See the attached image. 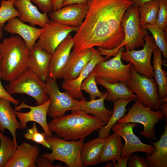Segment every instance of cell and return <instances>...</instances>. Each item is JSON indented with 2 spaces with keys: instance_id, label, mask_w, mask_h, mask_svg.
<instances>
[{
  "instance_id": "cell-18",
  "label": "cell",
  "mask_w": 167,
  "mask_h": 167,
  "mask_svg": "<svg viewBox=\"0 0 167 167\" xmlns=\"http://www.w3.org/2000/svg\"><path fill=\"white\" fill-rule=\"evenodd\" d=\"M3 29L11 34H17L20 36L29 49L36 44L43 30L42 28H36L27 24L17 17L8 21Z\"/></svg>"
},
{
  "instance_id": "cell-28",
  "label": "cell",
  "mask_w": 167,
  "mask_h": 167,
  "mask_svg": "<svg viewBox=\"0 0 167 167\" xmlns=\"http://www.w3.org/2000/svg\"><path fill=\"white\" fill-rule=\"evenodd\" d=\"M96 79L97 84L102 86L107 90L105 100L114 102L118 99L131 98L137 99L136 95L128 88L126 83L121 82L110 83L98 78H96Z\"/></svg>"
},
{
  "instance_id": "cell-6",
  "label": "cell",
  "mask_w": 167,
  "mask_h": 167,
  "mask_svg": "<svg viewBox=\"0 0 167 167\" xmlns=\"http://www.w3.org/2000/svg\"><path fill=\"white\" fill-rule=\"evenodd\" d=\"M45 139L52 151L42 154V156L52 163L54 161H62L68 167H82L80 152L84 139L69 141L53 135L46 136Z\"/></svg>"
},
{
  "instance_id": "cell-20",
  "label": "cell",
  "mask_w": 167,
  "mask_h": 167,
  "mask_svg": "<svg viewBox=\"0 0 167 167\" xmlns=\"http://www.w3.org/2000/svg\"><path fill=\"white\" fill-rule=\"evenodd\" d=\"M40 152L37 145L24 142L18 145L14 156L6 167H36Z\"/></svg>"
},
{
  "instance_id": "cell-12",
  "label": "cell",
  "mask_w": 167,
  "mask_h": 167,
  "mask_svg": "<svg viewBox=\"0 0 167 167\" xmlns=\"http://www.w3.org/2000/svg\"><path fill=\"white\" fill-rule=\"evenodd\" d=\"M42 28L43 31L36 44L52 55L67 36L73 32H76L79 28L66 26L51 19Z\"/></svg>"
},
{
  "instance_id": "cell-26",
  "label": "cell",
  "mask_w": 167,
  "mask_h": 167,
  "mask_svg": "<svg viewBox=\"0 0 167 167\" xmlns=\"http://www.w3.org/2000/svg\"><path fill=\"white\" fill-rule=\"evenodd\" d=\"M165 121V130L159 140L155 142L150 141L155 147L153 153L147 154L146 159L150 167H167V124Z\"/></svg>"
},
{
  "instance_id": "cell-38",
  "label": "cell",
  "mask_w": 167,
  "mask_h": 167,
  "mask_svg": "<svg viewBox=\"0 0 167 167\" xmlns=\"http://www.w3.org/2000/svg\"><path fill=\"white\" fill-rule=\"evenodd\" d=\"M128 162L129 167H150L145 158L135 154L131 156Z\"/></svg>"
},
{
  "instance_id": "cell-27",
  "label": "cell",
  "mask_w": 167,
  "mask_h": 167,
  "mask_svg": "<svg viewBox=\"0 0 167 167\" xmlns=\"http://www.w3.org/2000/svg\"><path fill=\"white\" fill-rule=\"evenodd\" d=\"M123 147L121 137L114 132L109 135L103 146L100 163L112 161L113 164L116 163L122 158Z\"/></svg>"
},
{
  "instance_id": "cell-36",
  "label": "cell",
  "mask_w": 167,
  "mask_h": 167,
  "mask_svg": "<svg viewBox=\"0 0 167 167\" xmlns=\"http://www.w3.org/2000/svg\"><path fill=\"white\" fill-rule=\"evenodd\" d=\"M24 136L27 139L41 144L48 149H51L49 144L45 139V134L39 132L35 122L31 128L27 129L26 132L24 133Z\"/></svg>"
},
{
  "instance_id": "cell-14",
  "label": "cell",
  "mask_w": 167,
  "mask_h": 167,
  "mask_svg": "<svg viewBox=\"0 0 167 167\" xmlns=\"http://www.w3.org/2000/svg\"><path fill=\"white\" fill-rule=\"evenodd\" d=\"M138 126L136 123L134 122H116L111 127V130L125 140L122 158L136 152H142L151 154L155 150L153 145L143 143L134 134L133 129Z\"/></svg>"
},
{
  "instance_id": "cell-33",
  "label": "cell",
  "mask_w": 167,
  "mask_h": 167,
  "mask_svg": "<svg viewBox=\"0 0 167 167\" xmlns=\"http://www.w3.org/2000/svg\"><path fill=\"white\" fill-rule=\"evenodd\" d=\"M152 34L156 45L161 51L164 59L167 58V42L165 32L155 24H147L140 26Z\"/></svg>"
},
{
  "instance_id": "cell-41",
  "label": "cell",
  "mask_w": 167,
  "mask_h": 167,
  "mask_svg": "<svg viewBox=\"0 0 167 167\" xmlns=\"http://www.w3.org/2000/svg\"><path fill=\"white\" fill-rule=\"evenodd\" d=\"M36 166L38 167H63L60 164L54 165L52 162L41 156H39L36 160Z\"/></svg>"
},
{
  "instance_id": "cell-4",
  "label": "cell",
  "mask_w": 167,
  "mask_h": 167,
  "mask_svg": "<svg viewBox=\"0 0 167 167\" xmlns=\"http://www.w3.org/2000/svg\"><path fill=\"white\" fill-rule=\"evenodd\" d=\"M138 6L132 4L126 9L121 21V25L124 34V39L117 47L108 50L96 47L102 55L105 56L107 59L115 56L119 49L127 45L130 50L140 47H143L145 44L144 38L148 33L147 29L140 27Z\"/></svg>"
},
{
  "instance_id": "cell-47",
  "label": "cell",
  "mask_w": 167,
  "mask_h": 167,
  "mask_svg": "<svg viewBox=\"0 0 167 167\" xmlns=\"http://www.w3.org/2000/svg\"><path fill=\"white\" fill-rule=\"evenodd\" d=\"M3 35V28L0 27V41Z\"/></svg>"
},
{
  "instance_id": "cell-1",
  "label": "cell",
  "mask_w": 167,
  "mask_h": 167,
  "mask_svg": "<svg viewBox=\"0 0 167 167\" xmlns=\"http://www.w3.org/2000/svg\"><path fill=\"white\" fill-rule=\"evenodd\" d=\"M81 25L73 36L72 51L82 53L94 47L112 49L123 41L121 21L131 0H88Z\"/></svg>"
},
{
  "instance_id": "cell-23",
  "label": "cell",
  "mask_w": 167,
  "mask_h": 167,
  "mask_svg": "<svg viewBox=\"0 0 167 167\" xmlns=\"http://www.w3.org/2000/svg\"><path fill=\"white\" fill-rule=\"evenodd\" d=\"M92 54V48L82 53L71 52L63 72L64 79L72 80L77 78L90 61Z\"/></svg>"
},
{
  "instance_id": "cell-42",
  "label": "cell",
  "mask_w": 167,
  "mask_h": 167,
  "mask_svg": "<svg viewBox=\"0 0 167 167\" xmlns=\"http://www.w3.org/2000/svg\"><path fill=\"white\" fill-rule=\"evenodd\" d=\"M131 154L128 155L126 156L121 158L117 162V164H113L114 167H126L127 162L130 157L131 156Z\"/></svg>"
},
{
  "instance_id": "cell-9",
  "label": "cell",
  "mask_w": 167,
  "mask_h": 167,
  "mask_svg": "<svg viewBox=\"0 0 167 167\" xmlns=\"http://www.w3.org/2000/svg\"><path fill=\"white\" fill-rule=\"evenodd\" d=\"M145 44L143 49L139 50H130L125 45L126 50L122 51L121 60L131 63L139 74L148 78L154 77L153 66L151 63L152 54L157 47L152 37L148 33L144 38Z\"/></svg>"
},
{
  "instance_id": "cell-39",
  "label": "cell",
  "mask_w": 167,
  "mask_h": 167,
  "mask_svg": "<svg viewBox=\"0 0 167 167\" xmlns=\"http://www.w3.org/2000/svg\"><path fill=\"white\" fill-rule=\"evenodd\" d=\"M36 4L43 12L50 13L53 11V0H30Z\"/></svg>"
},
{
  "instance_id": "cell-11",
  "label": "cell",
  "mask_w": 167,
  "mask_h": 167,
  "mask_svg": "<svg viewBox=\"0 0 167 167\" xmlns=\"http://www.w3.org/2000/svg\"><path fill=\"white\" fill-rule=\"evenodd\" d=\"M45 83L47 93L51 101L47 116L53 118L60 117L68 111L79 109V100L74 98L66 90L61 92L56 80L48 78Z\"/></svg>"
},
{
  "instance_id": "cell-31",
  "label": "cell",
  "mask_w": 167,
  "mask_h": 167,
  "mask_svg": "<svg viewBox=\"0 0 167 167\" xmlns=\"http://www.w3.org/2000/svg\"><path fill=\"white\" fill-rule=\"evenodd\" d=\"M159 7V0L147 2L138 6L140 26L147 24H155Z\"/></svg>"
},
{
  "instance_id": "cell-10",
  "label": "cell",
  "mask_w": 167,
  "mask_h": 167,
  "mask_svg": "<svg viewBox=\"0 0 167 167\" xmlns=\"http://www.w3.org/2000/svg\"><path fill=\"white\" fill-rule=\"evenodd\" d=\"M124 50L123 46L113 58L97 64L93 70L96 78L110 83L121 82L126 83L131 77L132 64L130 62L125 65L122 63L121 54Z\"/></svg>"
},
{
  "instance_id": "cell-3",
  "label": "cell",
  "mask_w": 167,
  "mask_h": 167,
  "mask_svg": "<svg viewBox=\"0 0 167 167\" xmlns=\"http://www.w3.org/2000/svg\"><path fill=\"white\" fill-rule=\"evenodd\" d=\"M30 49L18 35L0 43V71L3 80L9 82L28 68Z\"/></svg>"
},
{
  "instance_id": "cell-2",
  "label": "cell",
  "mask_w": 167,
  "mask_h": 167,
  "mask_svg": "<svg viewBox=\"0 0 167 167\" xmlns=\"http://www.w3.org/2000/svg\"><path fill=\"white\" fill-rule=\"evenodd\" d=\"M107 123L92 115L79 109L71 110L68 115L55 117L48 123L49 130L63 139H84Z\"/></svg>"
},
{
  "instance_id": "cell-21",
  "label": "cell",
  "mask_w": 167,
  "mask_h": 167,
  "mask_svg": "<svg viewBox=\"0 0 167 167\" xmlns=\"http://www.w3.org/2000/svg\"><path fill=\"white\" fill-rule=\"evenodd\" d=\"M51 55L40 48L36 44L30 49L28 67L45 82L48 78Z\"/></svg>"
},
{
  "instance_id": "cell-34",
  "label": "cell",
  "mask_w": 167,
  "mask_h": 167,
  "mask_svg": "<svg viewBox=\"0 0 167 167\" xmlns=\"http://www.w3.org/2000/svg\"><path fill=\"white\" fill-rule=\"evenodd\" d=\"M15 0H1L0 6V27L3 28L6 22L19 17L20 13L14 6Z\"/></svg>"
},
{
  "instance_id": "cell-40",
  "label": "cell",
  "mask_w": 167,
  "mask_h": 167,
  "mask_svg": "<svg viewBox=\"0 0 167 167\" xmlns=\"http://www.w3.org/2000/svg\"><path fill=\"white\" fill-rule=\"evenodd\" d=\"M1 73L0 71V98L9 101L11 103L15 105H17L20 103V101L11 96L3 87L1 82Z\"/></svg>"
},
{
  "instance_id": "cell-43",
  "label": "cell",
  "mask_w": 167,
  "mask_h": 167,
  "mask_svg": "<svg viewBox=\"0 0 167 167\" xmlns=\"http://www.w3.org/2000/svg\"><path fill=\"white\" fill-rule=\"evenodd\" d=\"M160 110L163 113L165 119H167V96L160 99Z\"/></svg>"
},
{
  "instance_id": "cell-17",
  "label": "cell",
  "mask_w": 167,
  "mask_h": 167,
  "mask_svg": "<svg viewBox=\"0 0 167 167\" xmlns=\"http://www.w3.org/2000/svg\"><path fill=\"white\" fill-rule=\"evenodd\" d=\"M107 59L101 55L97 49L92 48V54L90 61L86 65L75 79H64L62 85L63 89L66 90L74 98L80 99L83 96L80 86L82 82L92 71L98 63L106 61Z\"/></svg>"
},
{
  "instance_id": "cell-13",
  "label": "cell",
  "mask_w": 167,
  "mask_h": 167,
  "mask_svg": "<svg viewBox=\"0 0 167 167\" xmlns=\"http://www.w3.org/2000/svg\"><path fill=\"white\" fill-rule=\"evenodd\" d=\"M51 104L49 98L44 103L35 106H32L26 104L24 101L17 105L15 109L16 111L17 118L19 120L21 129L24 130L27 127L28 122H36L42 127L47 136L53 135L50 131L47 121V116L49 108Z\"/></svg>"
},
{
  "instance_id": "cell-46",
  "label": "cell",
  "mask_w": 167,
  "mask_h": 167,
  "mask_svg": "<svg viewBox=\"0 0 167 167\" xmlns=\"http://www.w3.org/2000/svg\"><path fill=\"white\" fill-rule=\"evenodd\" d=\"M154 0H131L133 4L138 6L145 2Z\"/></svg>"
},
{
  "instance_id": "cell-22",
  "label": "cell",
  "mask_w": 167,
  "mask_h": 167,
  "mask_svg": "<svg viewBox=\"0 0 167 167\" xmlns=\"http://www.w3.org/2000/svg\"><path fill=\"white\" fill-rule=\"evenodd\" d=\"M8 100L0 98V131L8 130L11 133L16 148V131L21 129L19 122L17 119L16 111Z\"/></svg>"
},
{
  "instance_id": "cell-30",
  "label": "cell",
  "mask_w": 167,
  "mask_h": 167,
  "mask_svg": "<svg viewBox=\"0 0 167 167\" xmlns=\"http://www.w3.org/2000/svg\"><path fill=\"white\" fill-rule=\"evenodd\" d=\"M152 53L154 77L158 88L159 97L162 99L167 96V78L162 67V54L157 47Z\"/></svg>"
},
{
  "instance_id": "cell-45",
  "label": "cell",
  "mask_w": 167,
  "mask_h": 167,
  "mask_svg": "<svg viewBox=\"0 0 167 167\" xmlns=\"http://www.w3.org/2000/svg\"><path fill=\"white\" fill-rule=\"evenodd\" d=\"M63 0H53V11H55L61 8Z\"/></svg>"
},
{
  "instance_id": "cell-15",
  "label": "cell",
  "mask_w": 167,
  "mask_h": 167,
  "mask_svg": "<svg viewBox=\"0 0 167 167\" xmlns=\"http://www.w3.org/2000/svg\"><path fill=\"white\" fill-rule=\"evenodd\" d=\"M88 9V2L73 4L62 7L49 13L51 20L63 25L79 28L82 24Z\"/></svg>"
},
{
  "instance_id": "cell-29",
  "label": "cell",
  "mask_w": 167,
  "mask_h": 167,
  "mask_svg": "<svg viewBox=\"0 0 167 167\" xmlns=\"http://www.w3.org/2000/svg\"><path fill=\"white\" fill-rule=\"evenodd\" d=\"M133 98L128 99H118L113 102V113L108 123L98 130L99 137L106 138L109 135L112 127L119 119L123 118L127 111L126 107Z\"/></svg>"
},
{
  "instance_id": "cell-37",
  "label": "cell",
  "mask_w": 167,
  "mask_h": 167,
  "mask_svg": "<svg viewBox=\"0 0 167 167\" xmlns=\"http://www.w3.org/2000/svg\"><path fill=\"white\" fill-rule=\"evenodd\" d=\"M159 0V10L155 25L164 31L167 26V0Z\"/></svg>"
},
{
  "instance_id": "cell-19",
  "label": "cell",
  "mask_w": 167,
  "mask_h": 167,
  "mask_svg": "<svg viewBox=\"0 0 167 167\" xmlns=\"http://www.w3.org/2000/svg\"><path fill=\"white\" fill-rule=\"evenodd\" d=\"M14 5L20 13L19 19L31 26L42 28L50 20L47 13L40 12L30 0H15Z\"/></svg>"
},
{
  "instance_id": "cell-32",
  "label": "cell",
  "mask_w": 167,
  "mask_h": 167,
  "mask_svg": "<svg viewBox=\"0 0 167 167\" xmlns=\"http://www.w3.org/2000/svg\"><path fill=\"white\" fill-rule=\"evenodd\" d=\"M16 149L13 139L0 131V167H6L14 156Z\"/></svg>"
},
{
  "instance_id": "cell-7",
  "label": "cell",
  "mask_w": 167,
  "mask_h": 167,
  "mask_svg": "<svg viewBox=\"0 0 167 167\" xmlns=\"http://www.w3.org/2000/svg\"><path fill=\"white\" fill-rule=\"evenodd\" d=\"M128 88L135 93L142 104L154 110H160V99L155 79L139 74L132 66L131 77L126 82Z\"/></svg>"
},
{
  "instance_id": "cell-5",
  "label": "cell",
  "mask_w": 167,
  "mask_h": 167,
  "mask_svg": "<svg viewBox=\"0 0 167 167\" xmlns=\"http://www.w3.org/2000/svg\"><path fill=\"white\" fill-rule=\"evenodd\" d=\"M8 93L24 94L33 98L37 105L42 104L49 99L46 83L28 67L9 82L6 87Z\"/></svg>"
},
{
  "instance_id": "cell-8",
  "label": "cell",
  "mask_w": 167,
  "mask_h": 167,
  "mask_svg": "<svg viewBox=\"0 0 167 167\" xmlns=\"http://www.w3.org/2000/svg\"><path fill=\"white\" fill-rule=\"evenodd\" d=\"M165 119L161 110H152L145 107L138 99L128 110L127 114L118 120V123L132 122L142 124L143 130L140 134L148 139H155V126L159 121Z\"/></svg>"
},
{
  "instance_id": "cell-16",
  "label": "cell",
  "mask_w": 167,
  "mask_h": 167,
  "mask_svg": "<svg viewBox=\"0 0 167 167\" xmlns=\"http://www.w3.org/2000/svg\"><path fill=\"white\" fill-rule=\"evenodd\" d=\"M74 42L71 33L57 46L51 55L48 78L56 80L63 77V73Z\"/></svg>"
},
{
  "instance_id": "cell-44",
  "label": "cell",
  "mask_w": 167,
  "mask_h": 167,
  "mask_svg": "<svg viewBox=\"0 0 167 167\" xmlns=\"http://www.w3.org/2000/svg\"><path fill=\"white\" fill-rule=\"evenodd\" d=\"M88 0H63L62 6L73 4H80L87 2Z\"/></svg>"
},
{
  "instance_id": "cell-24",
  "label": "cell",
  "mask_w": 167,
  "mask_h": 167,
  "mask_svg": "<svg viewBox=\"0 0 167 167\" xmlns=\"http://www.w3.org/2000/svg\"><path fill=\"white\" fill-rule=\"evenodd\" d=\"M106 138H98L82 144L80 152L82 167L96 165L100 163V159Z\"/></svg>"
},
{
  "instance_id": "cell-25",
  "label": "cell",
  "mask_w": 167,
  "mask_h": 167,
  "mask_svg": "<svg viewBox=\"0 0 167 167\" xmlns=\"http://www.w3.org/2000/svg\"><path fill=\"white\" fill-rule=\"evenodd\" d=\"M107 94L106 92L102 97L89 101H87L86 98L83 97L79 101V109L87 114H93L102 122L107 123L113 111L105 107L104 101Z\"/></svg>"
},
{
  "instance_id": "cell-35",
  "label": "cell",
  "mask_w": 167,
  "mask_h": 167,
  "mask_svg": "<svg viewBox=\"0 0 167 167\" xmlns=\"http://www.w3.org/2000/svg\"><path fill=\"white\" fill-rule=\"evenodd\" d=\"M96 78L95 75L93 70L82 82L80 86L81 90L84 91L89 95L90 100L96 99L97 97L101 98L105 93L99 90Z\"/></svg>"
}]
</instances>
